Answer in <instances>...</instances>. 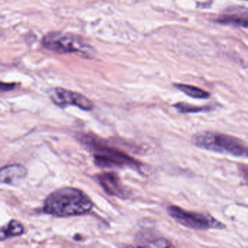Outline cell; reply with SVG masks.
I'll use <instances>...</instances> for the list:
<instances>
[{
  "label": "cell",
  "mask_w": 248,
  "mask_h": 248,
  "mask_svg": "<svg viewBox=\"0 0 248 248\" xmlns=\"http://www.w3.org/2000/svg\"><path fill=\"white\" fill-rule=\"evenodd\" d=\"M92 208V200L83 191L72 187H64L47 197L43 211L56 217H66L85 214Z\"/></svg>",
  "instance_id": "6da1fadb"
},
{
  "label": "cell",
  "mask_w": 248,
  "mask_h": 248,
  "mask_svg": "<svg viewBox=\"0 0 248 248\" xmlns=\"http://www.w3.org/2000/svg\"><path fill=\"white\" fill-rule=\"evenodd\" d=\"M24 232V227L20 222L12 220L1 229L0 239L4 241L5 239L13 236H18L23 234Z\"/></svg>",
  "instance_id": "30bf717a"
},
{
  "label": "cell",
  "mask_w": 248,
  "mask_h": 248,
  "mask_svg": "<svg viewBox=\"0 0 248 248\" xmlns=\"http://www.w3.org/2000/svg\"><path fill=\"white\" fill-rule=\"evenodd\" d=\"M246 1H248V0H246Z\"/></svg>",
  "instance_id": "2e32d148"
},
{
  "label": "cell",
  "mask_w": 248,
  "mask_h": 248,
  "mask_svg": "<svg viewBox=\"0 0 248 248\" xmlns=\"http://www.w3.org/2000/svg\"><path fill=\"white\" fill-rule=\"evenodd\" d=\"M16 84L1 83V90L2 91H9L15 88Z\"/></svg>",
  "instance_id": "5bb4252c"
},
{
  "label": "cell",
  "mask_w": 248,
  "mask_h": 248,
  "mask_svg": "<svg viewBox=\"0 0 248 248\" xmlns=\"http://www.w3.org/2000/svg\"><path fill=\"white\" fill-rule=\"evenodd\" d=\"M172 107L181 114H191V113H200L207 112V111H211L213 107L210 106H203V107H198V106L191 105V104H186L184 102L177 103V104L172 105Z\"/></svg>",
  "instance_id": "7c38bea8"
},
{
  "label": "cell",
  "mask_w": 248,
  "mask_h": 248,
  "mask_svg": "<svg viewBox=\"0 0 248 248\" xmlns=\"http://www.w3.org/2000/svg\"><path fill=\"white\" fill-rule=\"evenodd\" d=\"M95 179L108 195L122 199L128 197V191L123 186L117 174L114 172H104L97 175Z\"/></svg>",
  "instance_id": "ba28073f"
},
{
  "label": "cell",
  "mask_w": 248,
  "mask_h": 248,
  "mask_svg": "<svg viewBox=\"0 0 248 248\" xmlns=\"http://www.w3.org/2000/svg\"><path fill=\"white\" fill-rule=\"evenodd\" d=\"M167 211L175 221L190 229L208 230L226 228L225 224L210 215L188 211L176 205L168 206Z\"/></svg>",
  "instance_id": "277c9868"
},
{
  "label": "cell",
  "mask_w": 248,
  "mask_h": 248,
  "mask_svg": "<svg viewBox=\"0 0 248 248\" xmlns=\"http://www.w3.org/2000/svg\"><path fill=\"white\" fill-rule=\"evenodd\" d=\"M81 138H82L83 143L93 150L94 161L97 166L100 168L129 167L134 169L140 168V163L139 161L123 151L108 146L98 138L88 135Z\"/></svg>",
  "instance_id": "3957f363"
},
{
  "label": "cell",
  "mask_w": 248,
  "mask_h": 248,
  "mask_svg": "<svg viewBox=\"0 0 248 248\" xmlns=\"http://www.w3.org/2000/svg\"><path fill=\"white\" fill-rule=\"evenodd\" d=\"M192 142L200 149L248 159V145L229 135L202 132L193 136Z\"/></svg>",
  "instance_id": "7a4b0ae2"
},
{
  "label": "cell",
  "mask_w": 248,
  "mask_h": 248,
  "mask_svg": "<svg viewBox=\"0 0 248 248\" xmlns=\"http://www.w3.org/2000/svg\"><path fill=\"white\" fill-rule=\"evenodd\" d=\"M174 86L177 89L181 91V92L185 93L188 96L191 98H196V99H207L210 97V94L207 91L197 88V87L192 86V85H185V84H175Z\"/></svg>",
  "instance_id": "8fae6325"
},
{
  "label": "cell",
  "mask_w": 248,
  "mask_h": 248,
  "mask_svg": "<svg viewBox=\"0 0 248 248\" xmlns=\"http://www.w3.org/2000/svg\"><path fill=\"white\" fill-rule=\"evenodd\" d=\"M27 175V170L25 167L15 164L4 167L1 169L0 180L2 184L14 185L24 180Z\"/></svg>",
  "instance_id": "9c48e42d"
},
{
  "label": "cell",
  "mask_w": 248,
  "mask_h": 248,
  "mask_svg": "<svg viewBox=\"0 0 248 248\" xmlns=\"http://www.w3.org/2000/svg\"><path fill=\"white\" fill-rule=\"evenodd\" d=\"M43 46L59 53H87L91 47L81 37L63 32L49 33L43 37Z\"/></svg>",
  "instance_id": "5b68a950"
},
{
  "label": "cell",
  "mask_w": 248,
  "mask_h": 248,
  "mask_svg": "<svg viewBox=\"0 0 248 248\" xmlns=\"http://www.w3.org/2000/svg\"><path fill=\"white\" fill-rule=\"evenodd\" d=\"M50 97L56 105L62 108L67 106H75L85 111H91L93 108V104L91 100L85 95L63 88H56L52 90Z\"/></svg>",
  "instance_id": "8992f818"
},
{
  "label": "cell",
  "mask_w": 248,
  "mask_h": 248,
  "mask_svg": "<svg viewBox=\"0 0 248 248\" xmlns=\"http://www.w3.org/2000/svg\"><path fill=\"white\" fill-rule=\"evenodd\" d=\"M148 246L154 247V248H168V247H172V245L167 239H158L150 242Z\"/></svg>",
  "instance_id": "4fadbf2b"
},
{
  "label": "cell",
  "mask_w": 248,
  "mask_h": 248,
  "mask_svg": "<svg viewBox=\"0 0 248 248\" xmlns=\"http://www.w3.org/2000/svg\"><path fill=\"white\" fill-rule=\"evenodd\" d=\"M218 24L248 29V8L242 6L229 7L216 19Z\"/></svg>",
  "instance_id": "52a82bcc"
},
{
  "label": "cell",
  "mask_w": 248,
  "mask_h": 248,
  "mask_svg": "<svg viewBox=\"0 0 248 248\" xmlns=\"http://www.w3.org/2000/svg\"><path fill=\"white\" fill-rule=\"evenodd\" d=\"M239 170H240L241 174L248 182V167L241 166Z\"/></svg>",
  "instance_id": "9a60e30c"
}]
</instances>
